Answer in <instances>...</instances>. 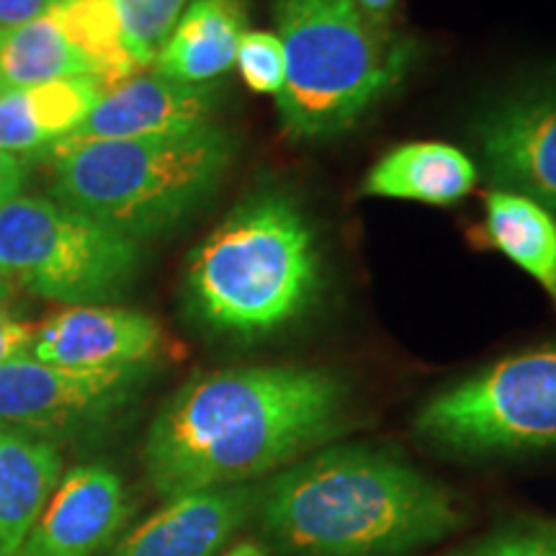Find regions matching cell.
Masks as SVG:
<instances>
[{
	"instance_id": "cell-1",
	"label": "cell",
	"mask_w": 556,
	"mask_h": 556,
	"mask_svg": "<svg viewBox=\"0 0 556 556\" xmlns=\"http://www.w3.org/2000/svg\"><path fill=\"white\" fill-rule=\"evenodd\" d=\"M348 387L325 368L250 366L201 374L160 407L142 448L170 500L294 464L345 428Z\"/></svg>"
},
{
	"instance_id": "cell-2",
	"label": "cell",
	"mask_w": 556,
	"mask_h": 556,
	"mask_svg": "<svg viewBox=\"0 0 556 556\" xmlns=\"http://www.w3.org/2000/svg\"><path fill=\"white\" fill-rule=\"evenodd\" d=\"M253 518L281 556H407L462 526L446 486L374 446L289 464L258 486Z\"/></svg>"
},
{
	"instance_id": "cell-3",
	"label": "cell",
	"mask_w": 556,
	"mask_h": 556,
	"mask_svg": "<svg viewBox=\"0 0 556 556\" xmlns=\"http://www.w3.org/2000/svg\"><path fill=\"white\" fill-rule=\"evenodd\" d=\"M323 287L317 238L299 201L263 191L227 214L193 250L186 296L222 336H268L312 307Z\"/></svg>"
},
{
	"instance_id": "cell-4",
	"label": "cell",
	"mask_w": 556,
	"mask_h": 556,
	"mask_svg": "<svg viewBox=\"0 0 556 556\" xmlns=\"http://www.w3.org/2000/svg\"><path fill=\"white\" fill-rule=\"evenodd\" d=\"M274 18L287 58L276 109L291 139L356 127L413 65V39L356 0H274Z\"/></svg>"
},
{
	"instance_id": "cell-5",
	"label": "cell",
	"mask_w": 556,
	"mask_h": 556,
	"mask_svg": "<svg viewBox=\"0 0 556 556\" xmlns=\"http://www.w3.org/2000/svg\"><path fill=\"white\" fill-rule=\"evenodd\" d=\"M47 157L54 199L139 240L176 227L217 193L235 137L208 124L184 135L60 144Z\"/></svg>"
},
{
	"instance_id": "cell-6",
	"label": "cell",
	"mask_w": 556,
	"mask_h": 556,
	"mask_svg": "<svg viewBox=\"0 0 556 556\" xmlns=\"http://www.w3.org/2000/svg\"><path fill=\"white\" fill-rule=\"evenodd\" d=\"M139 263L137 240L58 199L16 197L0 206V276L34 296L67 307L106 302L129 287Z\"/></svg>"
},
{
	"instance_id": "cell-7",
	"label": "cell",
	"mask_w": 556,
	"mask_h": 556,
	"mask_svg": "<svg viewBox=\"0 0 556 556\" xmlns=\"http://www.w3.org/2000/svg\"><path fill=\"white\" fill-rule=\"evenodd\" d=\"M415 435L458 456L556 446V345L516 353L438 392Z\"/></svg>"
},
{
	"instance_id": "cell-8",
	"label": "cell",
	"mask_w": 556,
	"mask_h": 556,
	"mask_svg": "<svg viewBox=\"0 0 556 556\" xmlns=\"http://www.w3.org/2000/svg\"><path fill=\"white\" fill-rule=\"evenodd\" d=\"M150 366L78 371L34 356L0 366V426L58 441L119 415L148 379Z\"/></svg>"
},
{
	"instance_id": "cell-9",
	"label": "cell",
	"mask_w": 556,
	"mask_h": 556,
	"mask_svg": "<svg viewBox=\"0 0 556 556\" xmlns=\"http://www.w3.org/2000/svg\"><path fill=\"white\" fill-rule=\"evenodd\" d=\"M475 139L495 189L533 199L556 217V86L497 103L479 119Z\"/></svg>"
},
{
	"instance_id": "cell-10",
	"label": "cell",
	"mask_w": 556,
	"mask_h": 556,
	"mask_svg": "<svg viewBox=\"0 0 556 556\" xmlns=\"http://www.w3.org/2000/svg\"><path fill=\"white\" fill-rule=\"evenodd\" d=\"M163 330L150 315L109 304H75L37 328L31 353L41 364L78 371L150 366L163 351Z\"/></svg>"
},
{
	"instance_id": "cell-11",
	"label": "cell",
	"mask_w": 556,
	"mask_h": 556,
	"mask_svg": "<svg viewBox=\"0 0 556 556\" xmlns=\"http://www.w3.org/2000/svg\"><path fill=\"white\" fill-rule=\"evenodd\" d=\"M129 513L122 477L106 464H80L54 486L16 556H99Z\"/></svg>"
},
{
	"instance_id": "cell-12",
	"label": "cell",
	"mask_w": 556,
	"mask_h": 556,
	"mask_svg": "<svg viewBox=\"0 0 556 556\" xmlns=\"http://www.w3.org/2000/svg\"><path fill=\"white\" fill-rule=\"evenodd\" d=\"M217 88L212 83L191 86L163 75H131L109 88L86 122L67 139L54 144L101 142V139H144L197 131L212 124L217 109Z\"/></svg>"
},
{
	"instance_id": "cell-13",
	"label": "cell",
	"mask_w": 556,
	"mask_h": 556,
	"mask_svg": "<svg viewBox=\"0 0 556 556\" xmlns=\"http://www.w3.org/2000/svg\"><path fill=\"white\" fill-rule=\"evenodd\" d=\"M258 486L229 484L165 500L109 556H217L255 516Z\"/></svg>"
},
{
	"instance_id": "cell-14",
	"label": "cell",
	"mask_w": 556,
	"mask_h": 556,
	"mask_svg": "<svg viewBox=\"0 0 556 556\" xmlns=\"http://www.w3.org/2000/svg\"><path fill=\"white\" fill-rule=\"evenodd\" d=\"M245 31V0H189L152 67L163 78L204 86L235 65Z\"/></svg>"
},
{
	"instance_id": "cell-15",
	"label": "cell",
	"mask_w": 556,
	"mask_h": 556,
	"mask_svg": "<svg viewBox=\"0 0 556 556\" xmlns=\"http://www.w3.org/2000/svg\"><path fill=\"white\" fill-rule=\"evenodd\" d=\"M62 479L58 443L0 426V556H16Z\"/></svg>"
},
{
	"instance_id": "cell-16",
	"label": "cell",
	"mask_w": 556,
	"mask_h": 556,
	"mask_svg": "<svg viewBox=\"0 0 556 556\" xmlns=\"http://www.w3.org/2000/svg\"><path fill=\"white\" fill-rule=\"evenodd\" d=\"M477 178L467 152L443 142H413L387 152L366 173L361 197L451 206L475 191Z\"/></svg>"
},
{
	"instance_id": "cell-17",
	"label": "cell",
	"mask_w": 556,
	"mask_h": 556,
	"mask_svg": "<svg viewBox=\"0 0 556 556\" xmlns=\"http://www.w3.org/2000/svg\"><path fill=\"white\" fill-rule=\"evenodd\" d=\"M479 242L523 268L556 304V217L533 199L492 189L484 197Z\"/></svg>"
},
{
	"instance_id": "cell-18",
	"label": "cell",
	"mask_w": 556,
	"mask_h": 556,
	"mask_svg": "<svg viewBox=\"0 0 556 556\" xmlns=\"http://www.w3.org/2000/svg\"><path fill=\"white\" fill-rule=\"evenodd\" d=\"M60 78H96V70L52 9L0 29V88H29Z\"/></svg>"
},
{
	"instance_id": "cell-19",
	"label": "cell",
	"mask_w": 556,
	"mask_h": 556,
	"mask_svg": "<svg viewBox=\"0 0 556 556\" xmlns=\"http://www.w3.org/2000/svg\"><path fill=\"white\" fill-rule=\"evenodd\" d=\"M106 86L99 78H60L24 88V103L47 152L86 122ZM47 157V155H45Z\"/></svg>"
},
{
	"instance_id": "cell-20",
	"label": "cell",
	"mask_w": 556,
	"mask_h": 556,
	"mask_svg": "<svg viewBox=\"0 0 556 556\" xmlns=\"http://www.w3.org/2000/svg\"><path fill=\"white\" fill-rule=\"evenodd\" d=\"M124 45L139 70L155 62L160 47L168 39L189 0H111Z\"/></svg>"
},
{
	"instance_id": "cell-21",
	"label": "cell",
	"mask_w": 556,
	"mask_h": 556,
	"mask_svg": "<svg viewBox=\"0 0 556 556\" xmlns=\"http://www.w3.org/2000/svg\"><path fill=\"white\" fill-rule=\"evenodd\" d=\"M235 65L240 78L255 93L278 96L287 75V58H283L281 39L270 31H245L240 39Z\"/></svg>"
},
{
	"instance_id": "cell-22",
	"label": "cell",
	"mask_w": 556,
	"mask_h": 556,
	"mask_svg": "<svg viewBox=\"0 0 556 556\" xmlns=\"http://www.w3.org/2000/svg\"><path fill=\"white\" fill-rule=\"evenodd\" d=\"M446 556H556V528L513 526Z\"/></svg>"
},
{
	"instance_id": "cell-23",
	"label": "cell",
	"mask_w": 556,
	"mask_h": 556,
	"mask_svg": "<svg viewBox=\"0 0 556 556\" xmlns=\"http://www.w3.org/2000/svg\"><path fill=\"white\" fill-rule=\"evenodd\" d=\"M0 150L21 160L47 155L45 139L34 129L24 103V88H0Z\"/></svg>"
},
{
	"instance_id": "cell-24",
	"label": "cell",
	"mask_w": 556,
	"mask_h": 556,
	"mask_svg": "<svg viewBox=\"0 0 556 556\" xmlns=\"http://www.w3.org/2000/svg\"><path fill=\"white\" fill-rule=\"evenodd\" d=\"M34 338H37V325L18 317L9 309V304H3L0 307V366L13 358L29 356Z\"/></svg>"
},
{
	"instance_id": "cell-25",
	"label": "cell",
	"mask_w": 556,
	"mask_h": 556,
	"mask_svg": "<svg viewBox=\"0 0 556 556\" xmlns=\"http://www.w3.org/2000/svg\"><path fill=\"white\" fill-rule=\"evenodd\" d=\"M26 184V163L11 152L0 150V206L9 204L11 199L21 197Z\"/></svg>"
},
{
	"instance_id": "cell-26",
	"label": "cell",
	"mask_w": 556,
	"mask_h": 556,
	"mask_svg": "<svg viewBox=\"0 0 556 556\" xmlns=\"http://www.w3.org/2000/svg\"><path fill=\"white\" fill-rule=\"evenodd\" d=\"M58 0H0V29L26 24L52 9Z\"/></svg>"
},
{
	"instance_id": "cell-27",
	"label": "cell",
	"mask_w": 556,
	"mask_h": 556,
	"mask_svg": "<svg viewBox=\"0 0 556 556\" xmlns=\"http://www.w3.org/2000/svg\"><path fill=\"white\" fill-rule=\"evenodd\" d=\"M356 3H358L364 11L371 13V16L387 18L389 11L394 9V3H397V0H356Z\"/></svg>"
},
{
	"instance_id": "cell-28",
	"label": "cell",
	"mask_w": 556,
	"mask_h": 556,
	"mask_svg": "<svg viewBox=\"0 0 556 556\" xmlns=\"http://www.w3.org/2000/svg\"><path fill=\"white\" fill-rule=\"evenodd\" d=\"M225 556H266V548L255 544V541H240V544H235Z\"/></svg>"
},
{
	"instance_id": "cell-29",
	"label": "cell",
	"mask_w": 556,
	"mask_h": 556,
	"mask_svg": "<svg viewBox=\"0 0 556 556\" xmlns=\"http://www.w3.org/2000/svg\"><path fill=\"white\" fill-rule=\"evenodd\" d=\"M11 296H13V287L5 281L3 276H0V307H3V304H9Z\"/></svg>"
}]
</instances>
